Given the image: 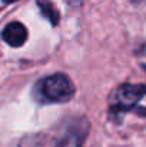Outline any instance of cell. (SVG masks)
I'll return each mask as SVG.
<instances>
[{
    "instance_id": "6da1fadb",
    "label": "cell",
    "mask_w": 146,
    "mask_h": 147,
    "mask_svg": "<svg viewBox=\"0 0 146 147\" xmlns=\"http://www.w3.org/2000/svg\"><path fill=\"white\" fill-rule=\"evenodd\" d=\"M35 94L45 103H65L73 97L75 86L66 74L56 73L36 83Z\"/></svg>"
},
{
    "instance_id": "7a4b0ae2",
    "label": "cell",
    "mask_w": 146,
    "mask_h": 147,
    "mask_svg": "<svg viewBox=\"0 0 146 147\" xmlns=\"http://www.w3.org/2000/svg\"><path fill=\"white\" fill-rule=\"evenodd\" d=\"M146 94L145 84H122L110 96V109L113 111H128Z\"/></svg>"
},
{
    "instance_id": "3957f363",
    "label": "cell",
    "mask_w": 146,
    "mask_h": 147,
    "mask_svg": "<svg viewBox=\"0 0 146 147\" xmlns=\"http://www.w3.org/2000/svg\"><path fill=\"white\" fill-rule=\"evenodd\" d=\"M1 37L9 46L20 47L27 40V29L20 22H12L3 29Z\"/></svg>"
},
{
    "instance_id": "277c9868",
    "label": "cell",
    "mask_w": 146,
    "mask_h": 147,
    "mask_svg": "<svg viewBox=\"0 0 146 147\" xmlns=\"http://www.w3.org/2000/svg\"><path fill=\"white\" fill-rule=\"evenodd\" d=\"M57 142L45 133H36V134H30L22 139V142L19 143V147H56Z\"/></svg>"
},
{
    "instance_id": "5b68a950",
    "label": "cell",
    "mask_w": 146,
    "mask_h": 147,
    "mask_svg": "<svg viewBox=\"0 0 146 147\" xmlns=\"http://www.w3.org/2000/svg\"><path fill=\"white\" fill-rule=\"evenodd\" d=\"M83 139H85V131L75 129V130H70L67 134H65L60 140H57L56 147H80Z\"/></svg>"
},
{
    "instance_id": "8992f818",
    "label": "cell",
    "mask_w": 146,
    "mask_h": 147,
    "mask_svg": "<svg viewBox=\"0 0 146 147\" xmlns=\"http://www.w3.org/2000/svg\"><path fill=\"white\" fill-rule=\"evenodd\" d=\"M37 6H39L42 14L52 23V26H56L59 23V13L50 0H37Z\"/></svg>"
},
{
    "instance_id": "52a82bcc",
    "label": "cell",
    "mask_w": 146,
    "mask_h": 147,
    "mask_svg": "<svg viewBox=\"0 0 146 147\" xmlns=\"http://www.w3.org/2000/svg\"><path fill=\"white\" fill-rule=\"evenodd\" d=\"M4 3H14V1H17V0H3Z\"/></svg>"
}]
</instances>
